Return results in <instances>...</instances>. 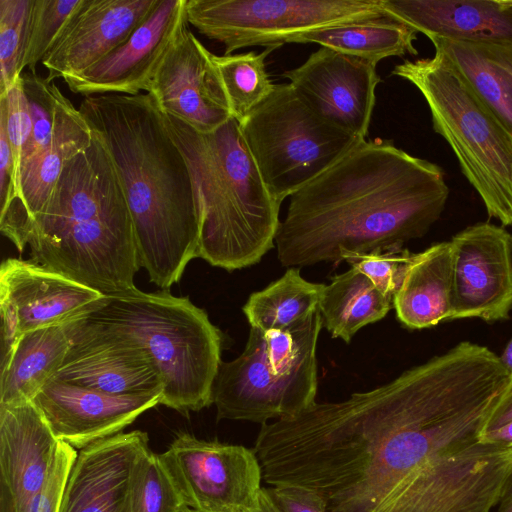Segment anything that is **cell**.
Instances as JSON below:
<instances>
[{
	"label": "cell",
	"mask_w": 512,
	"mask_h": 512,
	"mask_svg": "<svg viewBox=\"0 0 512 512\" xmlns=\"http://www.w3.org/2000/svg\"><path fill=\"white\" fill-rule=\"evenodd\" d=\"M510 374L461 342L390 382L261 425L253 451L269 486L319 493L327 512H391L430 464L479 441Z\"/></svg>",
	"instance_id": "obj_1"
},
{
	"label": "cell",
	"mask_w": 512,
	"mask_h": 512,
	"mask_svg": "<svg viewBox=\"0 0 512 512\" xmlns=\"http://www.w3.org/2000/svg\"><path fill=\"white\" fill-rule=\"evenodd\" d=\"M442 168L392 140H362L289 198L275 246L285 267L398 250L440 218L449 187Z\"/></svg>",
	"instance_id": "obj_2"
},
{
	"label": "cell",
	"mask_w": 512,
	"mask_h": 512,
	"mask_svg": "<svg viewBox=\"0 0 512 512\" xmlns=\"http://www.w3.org/2000/svg\"><path fill=\"white\" fill-rule=\"evenodd\" d=\"M79 110L120 178L140 267L166 290L198 258L200 223L188 163L149 93L88 96Z\"/></svg>",
	"instance_id": "obj_3"
},
{
	"label": "cell",
	"mask_w": 512,
	"mask_h": 512,
	"mask_svg": "<svg viewBox=\"0 0 512 512\" xmlns=\"http://www.w3.org/2000/svg\"><path fill=\"white\" fill-rule=\"evenodd\" d=\"M92 132L90 146L66 163L32 220L28 246L34 262L112 296L137 288L140 264L120 178Z\"/></svg>",
	"instance_id": "obj_4"
},
{
	"label": "cell",
	"mask_w": 512,
	"mask_h": 512,
	"mask_svg": "<svg viewBox=\"0 0 512 512\" xmlns=\"http://www.w3.org/2000/svg\"><path fill=\"white\" fill-rule=\"evenodd\" d=\"M163 114V113H162ZM191 173L200 223L198 258L227 271L258 263L275 246L278 204L231 117L201 133L163 114Z\"/></svg>",
	"instance_id": "obj_5"
},
{
	"label": "cell",
	"mask_w": 512,
	"mask_h": 512,
	"mask_svg": "<svg viewBox=\"0 0 512 512\" xmlns=\"http://www.w3.org/2000/svg\"><path fill=\"white\" fill-rule=\"evenodd\" d=\"M85 315L149 354L163 383L160 405L188 415L212 404L222 335L188 297L136 288L105 296Z\"/></svg>",
	"instance_id": "obj_6"
},
{
	"label": "cell",
	"mask_w": 512,
	"mask_h": 512,
	"mask_svg": "<svg viewBox=\"0 0 512 512\" xmlns=\"http://www.w3.org/2000/svg\"><path fill=\"white\" fill-rule=\"evenodd\" d=\"M413 84L430 110L433 129L452 149L488 215L512 225V132L440 51L404 60L392 70Z\"/></svg>",
	"instance_id": "obj_7"
},
{
	"label": "cell",
	"mask_w": 512,
	"mask_h": 512,
	"mask_svg": "<svg viewBox=\"0 0 512 512\" xmlns=\"http://www.w3.org/2000/svg\"><path fill=\"white\" fill-rule=\"evenodd\" d=\"M239 125L267 190L280 205L362 141L320 118L290 83L275 84Z\"/></svg>",
	"instance_id": "obj_8"
},
{
	"label": "cell",
	"mask_w": 512,
	"mask_h": 512,
	"mask_svg": "<svg viewBox=\"0 0 512 512\" xmlns=\"http://www.w3.org/2000/svg\"><path fill=\"white\" fill-rule=\"evenodd\" d=\"M187 23L224 46L281 47L300 35L390 16L381 0H186Z\"/></svg>",
	"instance_id": "obj_9"
},
{
	"label": "cell",
	"mask_w": 512,
	"mask_h": 512,
	"mask_svg": "<svg viewBox=\"0 0 512 512\" xmlns=\"http://www.w3.org/2000/svg\"><path fill=\"white\" fill-rule=\"evenodd\" d=\"M317 361L289 372L273 371L263 331L250 328L244 351L221 362L212 387L217 419L268 423L297 416L316 403Z\"/></svg>",
	"instance_id": "obj_10"
},
{
	"label": "cell",
	"mask_w": 512,
	"mask_h": 512,
	"mask_svg": "<svg viewBox=\"0 0 512 512\" xmlns=\"http://www.w3.org/2000/svg\"><path fill=\"white\" fill-rule=\"evenodd\" d=\"M159 456L195 512L258 511L263 476L253 449L181 433Z\"/></svg>",
	"instance_id": "obj_11"
},
{
	"label": "cell",
	"mask_w": 512,
	"mask_h": 512,
	"mask_svg": "<svg viewBox=\"0 0 512 512\" xmlns=\"http://www.w3.org/2000/svg\"><path fill=\"white\" fill-rule=\"evenodd\" d=\"M512 473V447L479 441L427 466L391 512H489Z\"/></svg>",
	"instance_id": "obj_12"
},
{
	"label": "cell",
	"mask_w": 512,
	"mask_h": 512,
	"mask_svg": "<svg viewBox=\"0 0 512 512\" xmlns=\"http://www.w3.org/2000/svg\"><path fill=\"white\" fill-rule=\"evenodd\" d=\"M104 297L34 261L5 259L0 267V368L22 334L79 318Z\"/></svg>",
	"instance_id": "obj_13"
},
{
	"label": "cell",
	"mask_w": 512,
	"mask_h": 512,
	"mask_svg": "<svg viewBox=\"0 0 512 512\" xmlns=\"http://www.w3.org/2000/svg\"><path fill=\"white\" fill-rule=\"evenodd\" d=\"M450 243L449 319L507 318L512 309V235L503 227L482 222L459 232Z\"/></svg>",
	"instance_id": "obj_14"
},
{
	"label": "cell",
	"mask_w": 512,
	"mask_h": 512,
	"mask_svg": "<svg viewBox=\"0 0 512 512\" xmlns=\"http://www.w3.org/2000/svg\"><path fill=\"white\" fill-rule=\"evenodd\" d=\"M283 76L320 118L365 140L381 82L376 64L320 47Z\"/></svg>",
	"instance_id": "obj_15"
},
{
	"label": "cell",
	"mask_w": 512,
	"mask_h": 512,
	"mask_svg": "<svg viewBox=\"0 0 512 512\" xmlns=\"http://www.w3.org/2000/svg\"><path fill=\"white\" fill-rule=\"evenodd\" d=\"M52 378L118 395L163 391L141 346L85 314L72 321L70 348Z\"/></svg>",
	"instance_id": "obj_16"
},
{
	"label": "cell",
	"mask_w": 512,
	"mask_h": 512,
	"mask_svg": "<svg viewBox=\"0 0 512 512\" xmlns=\"http://www.w3.org/2000/svg\"><path fill=\"white\" fill-rule=\"evenodd\" d=\"M186 0H160L147 19L117 49L64 82L77 94L137 95L149 91L166 54L187 26Z\"/></svg>",
	"instance_id": "obj_17"
},
{
	"label": "cell",
	"mask_w": 512,
	"mask_h": 512,
	"mask_svg": "<svg viewBox=\"0 0 512 512\" xmlns=\"http://www.w3.org/2000/svg\"><path fill=\"white\" fill-rule=\"evenodd\" d=\"M147 93L163 114L201 133L213 132L231 118L212 53L188 25L166 54Z\"/></svg>",
	"instance_id": "obj_18"
},
{
	"label": "cell",
	"mask_w": 512,
	"mask_h": 512,
	"mask_svg": "<svg viewBox=\"0 0 512 512\" xmlns=\"http://www.w3.org/2000/svg\"><path fill=\"white\" fill-rule=\"evenodd\" d=\"M162 392L118 395L51 378L32 401L55 437L81 450L122 432L159 405Z\"/></svg>",
	"instance_id": "obj_19"
},
{
	"label": "cell",
	"mask_w": 512,
	"mask_h": 512,
	"mask_svg": "<svg viewBox=\"0 0 512 512\" xmlns=\"http://www.w3.org/2000/svg\"><path fill=\"white\" fill-rule=\"evenodd\" d=\"M146 432H120L81 449L71 468L59 512H133L132 488Z\"/></svg>",
	"instance_id": "obj_20"
},
{
	"label": "cell",
	"mask_w": 512,
	"mask_h": 512,
	"mask_svg": "<svg viewBox=\"0 0 512 512\" xmlns=\"http://www.w3.org/2000/svg\"><path fill=\"white\" fill-rule=\"evenodd\" d=\"M160 0H82L42 60L46 77L75 76L122 45Z\"/></svg>",
	"instance_id": "obj_21"
},
{
	"label": "cell",
	"mask_w": 512,
	"mask_h": 512,
	"mask_svg": "<svg viewBox=\"0 0 512 512\" xmlns=\"http://www.w3.org/2000/svg\"><path fill=\"white\" fill-rule=\"evenodd\" d=\"M58 444L33 401L0 405V512H20L41 490Z\"/></svg>",
	"instance_id": "obj_22"
},
{
	"label": "cell",
	"mask_w": 512,
	"mask_h": 512,
	"mask_svg": "<svg viewBox=\"0 0 512 512\" xmlns=\"http://www.w3.org/2000/svg\"><path fill=\"white\" fill-rule=\"evenodd\" d=\"M93 132L74 104L57 91L51 141L20 170L17 208L0 217V231L21 252L28 245L32 220L43 210L66 163L90 146Z\"/></svg>",
	"instance_id": "obj_23"
},
{
	"label": "cell",
	"mask_w": 512,
	"mask_h": 512,
	"mask_svg": "<svg viewBox=\"0 0 512 512\" xmlns=\"http://www.w3.org/2000/svg\"><path fill=\"white\" fill-rule=\"evenodd\" d=\"M388 15L429 39L512 43V0H381Z\"/></svg>",
	"instance_id": "obj_24"
},
{
	"label": "cell",
	"mask_w": 512,
	"mask_h": 512,
	"mask_svg": "<svg viewBox=\"0 0 512 512\" xmlns=\"http://www.w3.org/2000/svg\"><path fill=\"white\" fill-rule=\"evenodd\" d=\"M451 294L452 247L448 241L413 254L393 307L405 327L428 328L449 319Z\"/></svg>",
	"instance_id": "obj_25"
},
{
	"label": "cell",
	"mask_w": 512,
	"mask_h": 512,
	"mask_svg": "<svg viewBox=\"0 0 512 512\" xmlns=\"http://www.w3.org/2000/svg\"><path fill=\"white\" fill-rule=\"evenodd\" d=\"M72 321L20 336L0 369V405L32 401L55 375L71 345Z\"/></svg>",
	"instance_id": "obj_26"
},
{
	"label": "cell",
	"mask_w": 512,
	"mask_h": 512,
	"mask_svg": "<svg viewBox=\"0 0 512 512\" xmlns=\"http://www.w3.org/2000/svg\"><path fill=\"white\" fill-rule=\"evenodd\" d=\"M430 41L512 132V43Z\"/></svg>",
	"instance_id": "obj_27"
},
{
	"label": "cell",
	"mask_w": 512,
	"mask_h": 512,
	"mask_svg": "<svg viewBox=\"0 0 512 512\" xmlns=\"http://www.w3.org/2000/svg\"><path fill=\"white\" fill-rule=\"evenodd\" d=\"M392 305V299L351 266L325 284L319 310L323 326L331 336L349 343L361 328L384 318Z\"/></svg>",
	"instance_id": "obj_28"
},
{
	"label": "cell",
	"mask_w": 512,
	"mask_h": 512,
	"mask_svg": "<svg viewBox=\"0 0 512 512\" xmlns=\"http://www.w3.org/2000/svg\"><path fill=\"white\" fill-rule=\"evenodd\" d=\"M417 32L387 16L378 20L320 29L295 37L291 43H316L374 64L389 57L416 56Z\"/></svg>",
	"instance_id": "obj_29"
},
{
	"label": "cell",
	"mask_w": 512,
	"mask_h": 512,
	"mask_svg": "<svg viewBox=\"0 0 512 512\" xmlns=\"http://www.w3.org/2000/svg\"><path fill=\"white\" fill-rule=\"evenodd\" d=\"M325 284L313 283L291 267L266 288L252 293L242 310L251 327L263 332L281 330L319 309Z\"/></svg>",
	"instance_id": "obj_30"
},
{
	"label": "cell",
	"mask_w": 512,
	"mask_h": 512,
	"mask_svg": "<svg viewBox=\"0 0 512 512\" xmlns=\"http://www.w3.org/2000/svg\"><path fill=\"white\" fill-rule=\"evenodd\" d=\"M277 48L221 56L212 53L231 117L238 123L273 92L275 84L266 71L265 59Z\"/></svg>",
	"instance_id": "obj_31"
},
{
	"label": "cell",
	"mask_w": 512,
	"mask_h": 512,
	"mask_svg": "<svg viewBox=\"0 0 512 512\" xmlns=\"http://www.w3.org/2000/svg\"><path fill=\"white\" fill-rule=\"evenodd\" d=\"M34 0H0V96L23 73Z\"/></svg>",
	"instance_id": "obj_32"
},
{
	"label": "cell",
	"mask_w": 512,
	"mask_h": 512,
	"mask_svg": "<svg viewBox=\"0 0 512 512\" xmlns=\"http://www.w3.org/2000/svg\"><path fill=\"white\" fill-rule=\"evenodd\" d=\"M187 507L159 454L140 460L132 488L133 512H180Z\"/></svg>",
	"instance_id": "obj_33"
},
{
	"label": "cell",
	"mask_w": 512,
	"mask_h": 512,
	"mask_svg": "<svg viewBox=\"0 0 512 512\" xmlns=\"http://www.w3.org/2000/svg\"><path fill=\"white\" fill-rule=\"evenodd\" d=\"M82 0H34L23 68L35 67L53 47Z\"/></svg>",
	"instance_id": "obj_34"
},
{
	"label": "cell",
	"mask_w": 512,
	"mask_h": 512,
	"mask_svg": "<svg viewBox=\"0 0 512 512\" xmlns=\"http://www.w3.org/2000/svg\"><path fill=\"white\" fill-rule=\"evenodd\" d=\"M20 78L28 100L32 120L31 139L22 158L21 170L27 161L51 141L59 88L48 81L47 78L33 72H23Z\"/></svg>",
	"instance_id": "obj_35"
},
{
	"label": "cell",
	"mask_w": 512,
	"mask_h": 512,
	"mask_svg": "<svg viewBox=\"0 0 512 512\" xmlns=\"http://www.w3.org/2000/svg\"><path fill=\"white\" fill-rule=\"evenodd\" d=\"M414 253L407 249L347 257L344 261L364 273L385 296L392 299L399 289Z\"/></svg>",
	"instance_id": "obj_36"
},
{
	"label": "cell",
	"mask_w": 512,
	"mask_h": 512,
	"mask_svg": "<svg viewBox=\"0 0 512 512\" xmlns=\"http://www.w3.org/2000/svg\"><path fill=\"white\" fill-rule=\"evenodd\" d=\"M0 120L4 123L19 181L24 152L32 134V120L21 78L0 96Z\"/></svg>",
	"instance_id": "obj_37"
},
{
	"label": "cell",
	"mask_w": 512,
	"mask_h": 512,
	"mask_svg": "<svg viewBox=\"0 0 512 512\" xmlns=\"http://www.w3.org/2000/svg\"><path fill=\"white\" fill-rule=\"evenodd\" d=\"M77 454L75 448L63 441H59L44 485L20 512L60 511L65 486Z\"/></svg>",
	"instance_id": "obj_38"
},
{
	"label": "cell",
	"mask_w": 512,
	"mask_h": 512,
	"mask_svg": "<svg viewBox=\"0 0 512 512\" xmlns=\"http://www.w3.org/2000/svg\"><path fill=\"white\" fill-rule=\"evenodd\" d=\"M281 512H327L325 499L316 491L296 486L266 488Z\"/></svg>",
	"instance_id": "obj_39"
},
{
	"label": "cell",
	"mask_w": 512,
	"mask_h": 512,
	"mask_svg": "<svg viewBox=\"0 0 512 512\" xmlns=\"http://www.w3.org/2000/svg\"><path fill=\"white\" fill-rule=\"evenodd\" d=\"M512 420V374L496 407L494 408L483 434L495 430ZM482 434V435H483Z\"/></svg>",
	"instance_id": "obj_40"
},
{
	"label": "cell",
	"mask_w": 512,
	"mask_h": 512,
	"mask_svg": "<svg viewBox=\"0 0 512 512\" xmlns=\"http://www.w3.org/2000/svg\"><path fill=\"white\" fill-rule=\"evenodd\" d=\"M481 441L512 447V420L495 430L484 433Z\"/></svg>",
	"instance_id": "obj_41"
},
{
	"label": "cell",
	"mask_w": 512,
	"mask_h": 512,
	"mask_svg": "<svg viewBox=\"0 0 512 512\" xmlns=\"http://www.w3.org/2000/svg\"><path fill=\"white\" fill-rule=\"evenodd\" d=\"M499 504L498 512H512V473L503 486Z\"/></svg>",
	"instance_id": "obj_42"
},
{
	"label": "cell",
	"mask_w": 512,
	"mask_h": 512,
	"mask_svg": "<svg viewBox=\"0 0 512 512\" xmlns=\"http://www.w3.org/2000/svg\"><path fill=\"white\" fill-rule=\"evenodd\" d=\"M257 512H281L271 500L266 487L262 488L260 495V507Z\"/></svg>",
	"instance_id": "obj_43"
},
{
	"label": "cell",
	"mask_w": 512,
	"mask_h": 512,
	"mask_svg": "<svg viewBox=\"0 0 512 512\" xmlns=\"http://www.w3.org/2000/svg\"><path fill=\"white\" fill-rule=\"evenodd\" d=\"M501 363L508 371V373L512 374V339L509 341L507 346L505 347L501 356H499Z\"/></svg>",
	"instance_id": "obj_44"
},
{
	"label": "cell",
	"mask_w": 512,
	"mask_h": 512,
	"mask_svg": "<svg viewBox=\"0 0 512 512\" xmlns=\"http://www.w3.org/2000/svg\"><path fill=\"white\" fill-rule=\"evenodd\" d=\"M180 512H195L194 510H192L191 508L189 507H185L183 508Z\"/></svg>",
	"instance_id": "obj_45"
}]
</instances>
